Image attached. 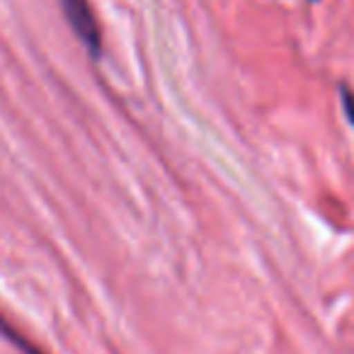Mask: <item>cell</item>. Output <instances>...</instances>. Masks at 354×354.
<instances>
[{
	"instance_id": "1",
	"label": "cell",
	"mask_w": 354,
	"mask_h": 354,
	"mask_svg": "<svg viewBox=\"0 0 354 354\" xmlns=\"http://www.w3.org/2000/svg\"><path fill=\"white\" fill-rule=\"evenodd\" d=\"M59 6L64 10L73 35L80 39L85 51L97 61L102 56V30H100V22L95 17L90 0H59Z\"/></svg>"
},
{
	"instance_id": "2",
	"label": "cell",
	"mask_w": 354,
	"mask_h": 354,
	"mask_svg": "<svg viewBox=\"0 0 354 354\" xmlns=\"http://www.w3.org/2000/svg\"><path fill=\"white\" fill-rule=\"evenodd\" d=\"M0 330H3V335H6V337L10 339V342H15L17 347H22V349H25V354H44L39 347H35V344H32L30 339H25V337H22V335L17 333L15 328H10V325H8L3 318H0Z\"/></svg>"
},
{
	"instance_id": "3",
	"label": "cell",
	"mask_w": 354,
	"mask_h": 354,
	"mask_svg": "<svg viewBox=\"0 0 354 354\" xmlns=\"http://www.w3.org/2000/svg\"><path fill=\"white\" fill-rule=\"evenodd\" d=\"M339 97H342V107L347 119L354 124V90H349L347 85H339Z\"/></svg>"
},
{
	"instance_id": "4",
	"label": "cell",
	"mask_w": 354,
	"mask_h": 354,
	"mask_svg": "<svg viewBox=\"0 0 354 354\" xmlns=\"http://www.w3.org/2000/svg\"><path fill=\"white\" fill-rule=\"evenodd\" d=\"M313 3H318V0H313Z\"/></svg>"
}]
</instances>
